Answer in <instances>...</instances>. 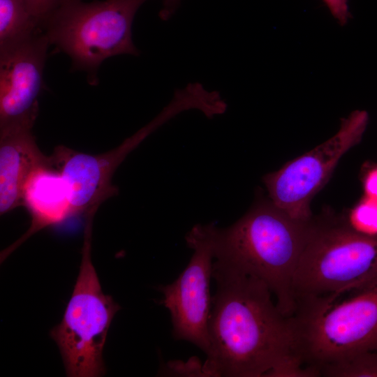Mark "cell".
<instances>
[{"mask_svg": "<svg viewBox=\"0 0 377 377\" xmlns=\"http://www.w3.org/2000/svg\"><path fill=\"white\" fill-rule=\"evenodd\" d=\"M169 374L177 376H206L199 360L193 357L188 362H170L168 364Z\"/></svg>", "mask_w": 377, "mask_h": 377, "instance_id": "2e32d148", "label": "cell"}, {"mask_svg": "<svg viewBox=\"0 0 377 377\" xmlns=\"http://www.w3.org/2000/svg\"><path fill=\"white\" fill-rule=\"evenodd\" d=\"M147 0H62L43 24L50 43L67 54L73 66L96 76L106 59L137 55L132 23Z\"/></svg>", "mask_w": 377, "mask_h": 377, "instance_id": "277c9868", "label": "cell"}, {"mask_svg": "<svg viewBox=\"0 0 377 377\" xmlns=\"http://www.w3.org/2000/svg\"><path fill=\"white\" fill-rule=\"evenodd\" d=\"M31 128L0 130V214L22 206V192L31 173L48 162Z\"/></svg>", "mask_w": 377, "mask_h": 377, "instance_id": "7c38bea8", "label": "cell"}, {"mask_svg": "<svg viewBox=\"0 0 377 377\" xmlns=\"http://www.w3.org/2000/svg\"><path fill=\"white\" fill-rule=\"evenodd\" d=\"M348 293L302 306L292 317L300 354L319 373L342 358L377 350V283Z\"/></svg>", "mask_w": 377, "mask_h": 377, "instance_id": "5b68a950", "label": "cell"}, {"mask_svg": "<svg viewBox=\"0 0 377 377\" xmlns=\"http://www.w3.org/2000/svg\"><path fill=\"white\" fill-rule=\"evenodd\" d=\"M22 206L31 218L27 231L1 254L6 258L20 244L39 230L60 224L75 216L68 186L50 160L37 167L28 177L22 192Z\"/></svg>", "mask_w": 377, "mask_h": 377, "instance_id": "8fae6325", "label": "cell"}, {"mask_svg": "<svg viewBox=\"0 0 377 377\" xmlns=\"http://www.w3.org/2000/svg\"><path fill=\"white\" fill-rule=\"evenodd\" d=\"M364 188L367 197L377 200V166L367 174Z\"/></svg>", "mask_w": 377, "mask_h": 377, "instance_id": "d6986e66", "label": "cell"}, {"mask_svg": "<svg viewBox=\"0 0 377 377\" xmlns=\"http://www.w3.org/2000/svg\"><path fill=\"white\" fill-rule=\"evenodd\" d=\"M62 0H25L32 13L41 23L42 27L45 20L58 6Z\"/></svg>", "mask_w": 377, "mask_h": 377, "instance_id": "e0dca14e", "label": "cell"}, {"mask_svg": "<svg viewBox=\"0 0 377 377\" xmlns=\"http://www.w3.org/2000/svg\"><path fill=\"white\" fill-rule=\"evenodd\" d=\"M376 283L377 235L361 233L346 220L313 218L293 279L295 311Z\"/></svg>", "mask_w": 377, "mask_h": 377, "instance_id": "3957f363", "label": "cell"}, {"mask_svg": "<svg viewBox=\"0 0 377 377\" xmlns=\"http://www.w3.org/2000/svg\"><path fill=\"white\" fill-rule=\"evenodd\" d=\"M214 223L196 224L186 235L191 258L172 283L161 286V303L168 309L176 340L192 343L206 355L209 353L208 332L212 307L209 286L214 260Z\"/></svg>", "mask_w": 377, "mask_h": 377, "instance_id": "ba28073f", "label": "cell"}, {"mask_svg": "<svg viewBox=\"0 0 377 377\" xmlns=\"http://www.w3.org/2000/svg\"><path fill=\"white\" fill-rule=\"evenodd\" d=\"M212 277L216 289L206 376L267 377L283 362L301 357L293 318L281 312L263 281L216 259Z\"/></svg>", "mask_w": 377, "mask_h": 377, "instance_id": "6da1fadb", "label": "cell"}, {"mask_svg": "<svg viewBox=\"0 0 377 377\" xmlns=\"http://www.w3.org/2000/svg\"><path fill=\"white\" fill-rule=\"evenodd\" d=\"M320 376H377V350L364 351L323 367Z\"/></svg>", "mask_w": 377, "mask_h": 377, "instance_id": "5bb4252c", "label": "cell"}, {"mask_svg": "<svg viewBox=\"0 0 377 377\" xmlns=\"http://www.w3.org/2000/svg\"><path fill=\"white\" fill-rule=\"evenodd\" d=\"M176 114L175 109L168 105L148 125L103 154H89L65 146L56 147L50 156L68 186L75 214L94 215L105 200L117 195L118 188L112 184V179L118 166L147 136Z\"/></svg>", "mask_w": 377, "mask_h": 377, "instance_id": "9c48e42d", "label": "cell"}, {"mask_svg": "<svg viewBox=\"0 0 377 377\" xmlns=\"http://www.w3.org/2000/svg\"><path fill=\"white\" fill-rule=\"evenodd\" d=\"M163 8L160 12L162 19H168L175 11L180 0H163Z\"/></svg>", "mask_w": 377, "mask_h": 377, "instance_id": "ffe728a7", "label": "cell"}, {"mask_svg": "<svg viewBox=\"0 0 377 377\" xmlns=\"http://www.w3.org/2000/svg\"><path fill=\"white\" fill-rule=\"evenodd\" d=\"M322 1L340 25L346 24L350 17L348 0H322Z\"/></svg>", "mask_w": 377, "mask_h": 377, "instance_id": "ac0fdd59", "label": "cell"}, {"mask_svg": "<svg viewBox=\"0 0 377 377\" xmlns=\"http://www.w3.org/2000/svg\"><path fill=\"white\" fill-rule=\"evenodd\" d=\"M369 116L355 110L342 119L337 133L310 151L263 177L270 200L290 217L309 221L310 202L327 181L337 163L362 139Z\"/></svg>", "mask_w": 377, "mask_h": 377, "instance_id": "52a82bcc", "label": "cell"}, {"mask_svg": "<svg viewBox=\"0 0 377 377\" xmlns=\"http://www.w3.org/2000/svg\"><path fill=\"white\" fill-rule=\"evenodd\" d=\"M93 216L87 217L82 261L71 297L59 325L51 332L61 352L66 374L100 376L105 373L103 350L119 306L105 295L91 259Z\"/></svg>", "mask_w": 377, "mask_h": 377, "instance_id": "8992f818", "label": "cell"}, {"mask_svg": "<svg viewBox=\"0 0 377 377\" xmlns=\"http://www.w3.org/2000/svg\"><path fill=\"white\" fill-rule=\"evenodd\" d=\"M42 29L25 0H0V49L20 43Z\"/></svg>", "mask_w": 377, "mask_h": 377, "instance_id": "4fadbf2b", "label": "cell"}, {"mask_svg": "<svg viewBox=\"0 0 377 377\" xmlns=\"http://www.w3.org/2000/svg\"><path fill=\"white\" fill-rule=\"evenodd\" d=\"M354 230L368 235H377V200L367 197L352 212L346 221Z\"/></svg>", "mask_w": 377, "mask_h": 377, "instance_id": "9a60e30c", "label": "cell"}, {"mask_svg": "<svg viewBox=\"0 0 377 377\" xmlns=\"http://www.w3.org/2000/svg\"><path fill=\"white\" fill-rule=\"evenodd\" d=\"M312 220L293 219L270 200L260 199L230 226H216L214 259L263 281L281 312L292 318L295 311L293 279Z\"/></svg>", "mask_w": 377, "mask_h": 377, "instance_id": "7a4b0ae2", "label": "cell"}, {"mask_svg": "<svg viewBox=\"0 0 377 377\" xmlns=\"http://www.w3.org/2000/svg\"><path fill=\"white\" fill-rule=\"evenodd\" d=\"M50 42L43 29L0 49V130L32 128Z\"/></svg>", "mask_w": 377, "mask_h": 377, "instance_id": "30bf717a", "label": "cell"}]
</instances>
